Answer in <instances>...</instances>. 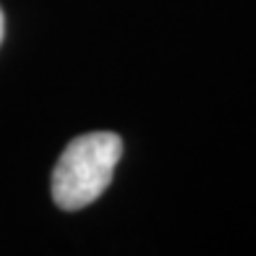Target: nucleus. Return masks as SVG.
<instances>
[{
    "label": "nucleus",
    "mask_w": 256,
    "mask_h": 256,
    "mask_svg": "<svg viewBox=\"0 0 256 256\" xmlns=\"http://www.w3.org/2000/svg\"><path fill=\"white\" fill-rule=\"evenodd\" d=\"M120 157L123 138L118 134L94 131L76 136L52 170V202L66 212L94 204L112 183Z\"/></svg>",
    "instance_id": "nucleus-1"
},
{
    "label": "nucleus",
    "mask_w": 256,
    "mask_h": 256,
    "mask_svg": "<svg viewBox=\"0 0 256 256\" xmlns=\"http://www.w3.org/2000/svg\"><path fill=\"white\" fill-rule=\"evenodd\" d=\"M3 37H6V16H3V8H0V44H3Z\"/></svg>",
    "instance_id": "nucleus-2"
}]
</instances>
